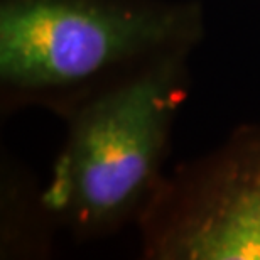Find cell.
<instances>
[{"label": "cell", "instance_id": "obj_2", "mask_svg": "<svg viewBox=\"0 0 260 260\" xmlns=\"http://www.w3.org/2000/svg\"><path fill=\"white\" fill-rule=\"evenodd\" d=\"M164 59L86 102L43 188L58 228L78 242L135 226L164 179L174 125L191 88L189 59Z\"/></svg>", "mask_w": 260, "mask_h": 260}, {"label": "cell", "instance_id": "obj_1", "mask_svg": "<svg viewBox=\"0 0 260 260\" xmlns=\"http://www.w3.org/2000/svg\"><path fill=\"white\" fill-rule=\"evenodd\" d=\"M205 36L198 0H0V110L66 120Z\"/></svg>", "mask_w": 260, "mask_h": 260}, {"label": "cell", "instance_id": "obj_4", "mask_svg": "<svg viewBox=\"0 0 260 260\" xmlns=\"http://www.w3.org/2000/svg\"><path fill=\"white\" fill-rule=\"evenodd\" d=\"M2 173V257H46L58 228L43 189L25 178L19 166L5 160Z\"/></svg>", "mask_w": 260, "mask_h": 260}, {"label": "cell", "instance_id": "obj_3", "mask_svg": "<svg viewBox=\"0 0 260 260\" xmlns=\"http://www.w3.org/2000/svg\"><path fill=\"white\" fill-rule=\"evenodd\" d=\"M135 228L145 260H260V122L171 168Z\"/></svg>", "mask_w": 260, "mask_h": 260}]
</instances>
